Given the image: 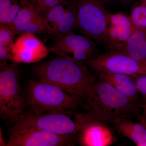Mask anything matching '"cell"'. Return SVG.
Wrapping results in <instances>:
<instances>
[{
	"instance_id": "cell-1",
	"label": "cell",
	"mask_w": 146,
	"mask_h": 146,
	"mask_svg": "<svg viewBox=\"0 0 146 146\" xmlns=\"http://www.w3.org/2000/svg\"><path fill=\"white\" fill-rule=\"evenodd\" d=\"M33 71L36 79L58 86L82 104L98 80L85 63L60 56L36 65Z\"/></svg>"
},
{
	"instance_id": "cell-2",
	"label": "cell",
	"mask_w": 146,
	"mask_h": 146,
	"mask_svg": "<svg viewBox=\"0 0 146 146\" xmlns=\"http://www.w3.org/2000/svg\"><path fill=\"white\" fill-rule=\"evenodd\" d=\"M81 108L106 124L121 119L140 121L142 111L138 104L109 84L98 79Z\"/></svg>"
},
{
	"instance_id": "cell-3",
	"label": "cell",
	"mask_w": 146,
	"mask_h": 146,
	"mask_svg": "<svg viewBox=\"0 0 146 146\" xmlns=\"http://www.w3.org/2000/svg\"><path fill=\"white\" fill-rule=\"evenodd\" d=\"M23 99L26 110L36 113L76 111L80 101L54 84L37 80L28 82Z\"/></svg>"
},
{
	"instance_id": "cell-4",
	"label": "cell",
	"mask_w": 146,
	"mask_h": 146,
	"mask_svg": "<svg viewBox=\"0 0 146 146\" xmlns=\"http://www.w3.org/2000/svg\"><path fill=\"white\" fill-rule=\"evenodd\" d=\"M16 63H0V117L12 125L26 110Z\"/></svg>"
},
{
	"instance_id": "cell-5",
	"label": "cell",
	"mask_w": 146,
	"mask_h": 146,
	"mask_svg": "<svg viewBox=\"0 0 146 146\" xmlns=\"http://www.w3.org/2000/svg\"><path fill=\"white\" fill-rule=\"evenodd\" d=\"M77 27L85 36L97 44H108L110 14L103 0H75Z\"/></svg>"
},
{
	"instance_id": "cell-6",
	"label": "cell",
	"mask_w": 146,
	"mask_h": 146,
	"mask_svg": "<svg viewBox=\"0 0 146 146\" xmlns=\"http://www.w3.org/2000/svg\"><path fill=\"white\" fill-rule=\"evenodd\" d=\"M73 111H58L36 114L26 110L18 121L12 125L10 131L35 128L60 135H76L77 125Z\"/></svg>"
},
{
	"instance_id": "cell-7",
	"label": "cell",
	"mask_w": 146,
	"mask_h": 146,
	"mask_svg": "<svg viewBox=\"0 0 146 146\" xmlns=\"http://www.w3.org/2000/svg\"><path fill=\"white\" fill-rule=\"evenodd\" d=\"M77 125L76 143L81 146H110L117 142L115 129L88 112L73 111Z\"/></svg>"
},
{
	"instance_id": "cell-8",
	"label": "cell",
	"mask_w": 146,
	"mask_h": 146,
	"mask_svg": "<svg viewBox=\"0 0 146 146\" xmlns=\"http://www.w3.org/2000/svg\"><path fill=\"white\" fill-rule=\"evenodd\" d=\"M84 63L94 72H106L130 76L146 75V61L135 59L121 51L110 50Z\"/></svg>"
},
{
	"instance_id": "cell-9",
	"label": "cell",
	"mask_w": 146,
	"mask_h": 146,
	"mask_svg": "<svg viewBox=\"0 0 146 146\" xmlns=\"http://www.w3.org/2000/svg\"><path fill=\"white\" fill-rule=\"evenodd\" d=\"M50 52L61 57L84 63L100 55L97 43L86 36L70 33L48 47Z\"/></svg>"
},
{
	"instance_id": "cell-10",
	"label": "cell",
	"mask_w": 146,
	"mask_h": 146,
	"mask_svg": "<svg viewBox=\"0 0 146 146\" xmlns=\"http://www.w3.org/2000/svg\"><path fill=\"white\" fill-rule=\"evenodd\" d=\"M75 0H63L53 7L44 17L46 34L56 42L76 29Z\"/></svg>"
},
{
	"instance_id": "cell-11",
	"label": "cell",
	"mask_w": 146,
	"mask_h": 146,
	"mask_svg": "<svg viewBox=\"0 0 146 146\" xmlns=\"http://www.w3.org/2000/svg\"><path fill=\"white\" fill-rule=\"evenodd\" d=\"M76 135H60L38 129H25L9 132L7 146H73Z\"/></svg>"
},
{
	"instance_id": "cell-12",
	"label": "cell",
	"mask_w": 146,
	"mask_h": 146,
	"mask_svg": "<svg viewBox=\"0 0 146 146\" xmlns=\"http://www.w3.org/2000/svg\"><path fill=\"white\" fill-rule=\"evenodd\" d=\"M50 52L34 34H21L13 42L11 47L12 61L16 63H31L40 61Z\"/></svg>"
},
{
	"instance_id": "cell-13",
	"label": "cell",
	"mask_w": 146,
	"mask_h": 146,
	"mask_svg": "<svg viewBox=\"0 0 146 146\" xmlns=\"http://www.w3.org/2000/svg\"><path fill=\"white\" fill-rule=\"evenodd\" d=\"M18 1L21 8L13 25L16 34L46 33L45 18L38 13L29 0Z\"/></svg>"
},
{
	"instance_id": "cell-14",
	"label": "cell",
	"mask_w": 146,
	"mask_h": 146,
	"mask_svg": "<svg viewBox=\"0 0 146 146\" xmlns=\"http://www.w3.org/2000/svg\"><path fill=\"white\" fill-rule=\"evenodd\" d=\"M135 29L129 16L123 12L110 13L107 35L111 50H120Z\"/></svg>"
},
{
	"instance_id": "cell-15",
	"label": "cell",
	"mask_w": 146,
	"mask_h": 146,
	"mask_svg": "<svg viewBox=\"0 0 146 146\" xmlns=\"http://www.w3.org/2000/svg\"><path fill=\"white\" fill-rule=\"evenodd\" d=\"M94 73L98 79L109 84L120 93L141 107L140 94L132 76L106 72Z\"/></svg>"
},
{
	"instance_id": "cell-16",
	"label": "cell",
	"mask_w": 146,
	"mask_h": 146,
	"mask_svg": "<svg viewBox=\"0 0 146 146\" xmlns=\"http://www.w3.org/2000/svg\"><path fill=\"white\" fill-rule=\"evenodd\" d=\"M112 124L120 136L130 139L136 146H146V127L140 122H134L131 119H123Z\"/></svg>"
},
{
	"instance_id": "cell-17",
	"label": "cell",
	"mask_w": 146,
	"mask_h": 146,
	"mask_svg": "<svg viewBox=\"0 0 146 146\" xmlns=\"http://www.w3.org/2000/svg\"><path fill=\"white\" fill-rule=\"evenodd\" d=\"M135 59L146 61V29L135 28L120 50Z\"/></svg>"
},
{
	"instance_id": "cell-18",
	"label": "cell",
	"mask_w": 146,
	"mask_h": 146,
	"mask_svg": "<svg viewBox=\"0 0 146 146\" xmlns=\"http://www.w3.org/2000/svg\"><path fill=\"white\" fill-rule=\"evenodd\" d=\"M16 34L14 27L0 25V61L1 63L12 61L11 47Z\"/></svg>"
},
{
	"instance_id": "cell-19",
	"label": "cell",
	"mask_w": 146,
	"mask_h": 146,
	"mask_svg": "<svg viewBox=\"0 0 146 146\" xmlns=\"http://www.w3.org/2000/svg\"><path fill=\"white\" fill-rule=\"evenodd\" d=\"M129 17L135 28L146 29V3L140 2L134 5Z\"/></svg>"
},
{
	"instance_id": "cell-20",
	"label": "cell",
	"mask_w": 146,
	"mask_h": 146,
	"mask_svg": "<svg viewBox=\"0 0 146 146\" xmlns=\"http://www.w3.org/2000/svg\"><path fill=\"white\" fill-rule=\"evenodd\" d=\"M35 9L44 17L51 9L63 0H29Z\"/></svg>"
},
{
	"instance_id": "cell-21",
	"label": "cell",
	"mask_w": 146,
	"mask_h": 146,
	"mask_svg": "<svg viewBox=\"0 0 146 146\" xmlns=\"http://www.w3.org/2000/svg\"><path fill=\"white\" fill-rule=\"evenodd\" d=\"M21 8L19 1H16L11 8L5 13L0 15V25H6L14 27V23Z\"/></svg>"
},
{
	"instance_id": "cell-22",
	"label": "cell",
	"mask_w": 146,
	"mask_h": 146,
	"mask_svg": "<svg viewBox=\"0 0 146 146\" xmlns=\"http://www.w3.org/2000/svg\"><path fill=\"white\" fill-rule=\"evenodd\" d=\"M141 97V108L146 105V75H132Z\"/></svg>"
},
{
	"instance_id": "cell-23",
	"label": "cell",
	"mask_w": 146,
	"mask_h": 146,
	"mask_svg": "<svg viewBox=\"0 0 146 146\" xmlns=\"http://www.w3.org/2000/svg\"><path fill=\"white\" fill-rule=\"evenodd\" d=\"M141 108L143 109V110L142 115L140 120V122L142 123L146 127V105L144 106Z\"/></svg>"
},
{
	"instance_id": "cell-24",
	"label": "cell",
	"mask_w": 146,
	"mask_h": 146,
	"mask_svg": "<svg viewBox=\"0 0 146 146\" xmlns=\"http://www.w3.org/2000/svg\"><path fill=\"white\" fill-rule=\"evenodd\" d=\"M7 144L6 143L3 137L2 129L1 127L0 128V146H7Z\"/></svg>"
},
{
	"instance_id": "cell-25",
	"label": "cell",
	"mask_w": 146,
	"mask_h": 146,
	"mask_svg": "<svg viewBox=\"0 0 146 146\" xmlns=\"http://www.w3.org/2000/svg\"><path fill=\"white\" fill-rule=\"evenodd\" d=\"M113 1H115L119 2L128 3L131 2L134 0H113Z\"/></svg>"
},
{
	"instance_id": "cell-26",
	"label": "cell",
	"mask_w": 146,
	"mask_h": 146,
	"mask_svg": "<svg viewBox=\"0 0 146 146\" xmlns=\"http://www.w3.org/2000/svg\"><path fill=\"white\" fill-rule=\"evenodd\" d=\"M139 1L140 2L146 3V0H139Z\"/></svg>"
}]
</instances>
